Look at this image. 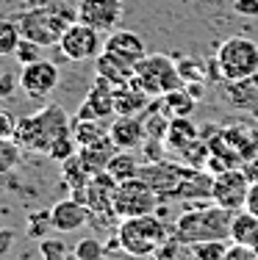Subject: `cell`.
<instances>
[{
    "mask_svg": "<svg viewBox=\"0 0 258 260\" xmlns=\"http://www.w3.org/2000/svg\"><path fill=\"white\" fill-rule=\"evenodd\" d=\"M233 213L236 210H228L211 200H206L203 205H192L172 221V238L181 241L183 246L197 241H228Z\"/></svg>",
    "mask_w": 258,
    "mask_h": 260,
    "instance_id": "6da1fadb",
    "label": "cell"
},
{
    "mask_svg": "<svg viewBox=\"0 0 258 260\" xmlns=\"http://www.w3.org/2000/svg\"><path fill=\"white\" fill-rule=\"evenodd\" d=\"M72 133V119L59 103L45 105L42 111L31 116H22L17 119V130H14V139L22 150L28 152H50L53 141L61 139V136Z\"/></svg>",
    "mask_w": 258,
    "mask_h": 260,
    "instance_id": "7a4b0ae2",
    "label": "cell"
},
{
    "mask_svg": "<svg viewBox=\"0 0 258 260\" xmlns=\"http://www.w3.org/2000/svg\"><path fill=\"white\" fill-rule=\"evenodd\" d=\"M72 22H78V6H64V3H42L17 14V25H20L22 36L42 47L59 45L61 34Z\"/></svg>",
    "mask_w": 258,
    "mask_h": 260,
    "instance_id": "3957f363",
    "label": "cell"
},
{
    "mask_svg": "<svg viewBox=\"0 0 258 260\" xmlns=\"http://www.w3.org/2000/svg\"><path fill=\"white\" fill-rule=\"evenodd\" d=\"M117 238H120V249L128 257H153L172 238V227L164 224V219L156 213L128 216L122 219Z\"/></svg>",
    "mask_w": 258,
    "mask_h": 260,
    "instance_id": "277c9868",
    "label": "cell"
},
{
    "mask_svg": "<svg viewBox=\"0 0 258 260\" xmlns=\"http://www.w3.org/2000/svg\"><path fill=\"white\" fill-rule=\"evenodd\" d=\"M217 75L219 80H247L258 72V42L236 34L217 47Z\"/></svg>",
    "mask_w": 258,
    "mask_h": 260,
    "instance_id": "5b68a950",
    "label": "cell"
},
{
    "mask_svg": "<svg viewBox=\"0 0 258 260\" xmlns=\"http://www.w3.org/2000/svg\"><path fill=\"white\" fill-rule=\"evenodd\" d=\"M136 78L150 97H164L167 91L183 89V78L178 72V61L164 53H147L136 64Z\"/></svg>",
    "mask_w": 258,
    "mask_h": 260,
    "instance_id": "8992f818",
    "label": "cell"
},
{
    "mask_svg": "<svg viewBox=\"0 0 258 260\" xmlns=\"http://www.w3.org/2000/svg\"><path fill=\"white\" fill-rule=\"evenodd\" d=\"M161 197L153 191V185L142 180V177H133V180L117 183L114 191V213L120 219H128V216H147L156 213Z\"/></svg>",
    "mask_w": 258,
    "mask_h": 260,
    "instance_id": "52a82bcc",
    "label": "cell"
},
{
    "mask_svg": "<svg viewBox=\"0 0 258 260\" xmlns=\"http://www.w3.org/2000/svg\"><path fill=\"white\" fill-rule=\"evenodd\" d=\"M56 47L67 61H78L81 64V61H95L103 53V39H100V30L97 28H92V25L78 20L61 34Z\"/></svg>",
    "mask_w": 258,
    "mask_h": 260,
    "instance_id": "ba28073f",
    "label": "cell"
},
{
    "mask_svg": "<svg viewBox=\"0 0 258 260\" xmlns=\"http://www.w3.org/2000/svg\"><path fill=\"white\" fill-rule=\"evenodd\" d=\"M114 191H117V180L103 169V172H95L83 188L72 191V197L78 202H83L92 210V216H117L114 213Z\"/></svg>",
    "mask_w": 258,
    "mask_h": 260,
    "instance_id": "9c48e42d",
    "label": "cell"
},
{
    "mask_svg": "<svg viewBox=\"0 0 258 260\" xmlns=\"http://www.w3.org/2000/svg\"><path fill=\"white\" fill-rule=\"evenodd\" d=\"M250 183L244 177L242 166L236 169H225L219 175H214V185H211V202L228 208V210H242L247 205V194H250Z\"/></svg>",
    "mask_w": 258,
    "mask_h": 260,
    "instance_id": "30bf717a",
    "label": "cell"
},
{
    "mask_svg": "<svg viewBox=\"0 0 258 260\" xmlns=\"http://www.w3.org/2000/svg\"><path fill=\"white\" fill-rule=\"evenodd\" d=\"M20 89L25 91L31 100H45V97H50L53 91H56L59 80H61V72L59 67L53 64V61H34V64H25L20 70Z\"/></svg>",
    "mask_w": 258,
    "mask_h": 260,
    "instance_id": "8fae6325",
    "label": "cell"
},
{
    "mask_svg": "<svg viewBox=\"0 0 258 260\" xmlns=\"http://www.w3.org/2000/svg\"><path fill=\"white\" fill-rule=\"evenodd\" d=\"M189 169H192V166L181 164V160H178V164H169V160L164 158V160H158V164H142L139 177L150 183L153 191L164 200V197H175L178 185H181V180L189 175Z\"/></svg>",
    "mask_w": 258,
    "mask_h": 260,
    "instance_id": "7c38bea8",
    "label": "cell"
},
{
    "mask_svg": "<svg viewBox=\"0 0 258 260\" xmlns=\"http://www.w3.org/2000/svg\"><path fill=\"white\" fill-rule=\"evenodd\" d=\"M78 20L100 34H111L122 20V0H78Z\"/></svg>",
    "mask_w": 258,
    "mask_h": 260,
    "instance_id": "4fadbf2b",
    "label": "cell"
},
{
    "mask_svg": "<svg viewBox=\"0 0 258 260\" xmlns=\"http://www.w3.org/2000/svg\"><path fill=\"white\" fill-rule=\"evenodd\" d=\"M103 50L117 55L120 61L136 67L139 61L147 55V47H145V39L136 34V30H111L103 42Z\"/></svg>",
    "mask_w": 258,
    "mask_h": 260,
    "instance_id": "5bb4252c",
    "label": "cell"
},
{
    "mask_svg": "<svg viewBox=\"0 0 258 260\" xmlns=\"http://www.w3.org/2000/svg\"><path fill=\"white\" fill-rule=\"evenodd\" d=\"M153 100H156V97H150L142 89V83H139L136 75L128 80V83L114 86V114L117 116H142L145 108Z\"/></svg>",
    "mask_w": 258,
    "mask_h": 260,
    "instance_id": "9a60e30c",
    "label": "cell"
},
{
    "mask_svg": "<svg viewBox=\"0 0 258 260\" xmlns=\"http://www.w3.org/2000/svg\"><path fill=\"white\" fill-rule=\"evenodd\" d=\"M114 114V86L106 78H97L89 89L83 105L78 108L75 119H108Z\"/></svg>",
    "mask_w": 258,
    "mask_h": 260,
    "instance_id": "2e32d148",
    "label": "cell"
},
{
    "mask_svg": "<svg viewBox=\"0 0 258 260\" xmlns=\"http://www.w3.org/2000/svg\"><path fill=\"white\" fill-rule=\"evenodd\" d=\"M92 210L83 205V202H78L75 197H70V200H61L56 205L50 208V219H53V230L56 233H78L81 227L89 221Z\"/></svg>",
    "mask_w": 258,
    "mask_h": 260,
    "instance_id": "e0dca14e",
    "label": "cell"
},
{
    "mask_svg": "<svg viewBox=\"0 0 258 260\" xmlns=\"http://www.w3.org/2000/svg\"><path fill=\"white\" fill-rule=\"evenodd\" d=\"M222 136L233 150H236V155L242 158V164L258 155V125L253 119H239V122H233V125L222 127Z\"/></svg>",
    "mask_w": 258,
    "mask_h": 260,
    "instance_id": "ac0fdd59",
    "label": "cell"
},
{
    "mask_svg": "<svg viewBox=\"0 0 258 260\" xmlns=\"http://www.w3.org/2000/svg\"><path fill=\"white\" fill-rule=\"evenodd\" d=\"M108 136H111V141L120 150H136L147 139L142 116H117L111 125H108Z\"/></svg>",
    "mask_w": 258,
    "mask_h": 260,
    "instance_id": "d6986e66",
    "label": "cell"
},
{
    "mask_svg": "<svg viewBox=\"0 0 258 260\" xmlns=\"http://www.w3.org/2000/svg\"><path fill=\"white\" fill-rule=\"evenodd\" d=\"M211 185H214V175L206 169H189V175L181 180L175 197L178 200H211Z\"/></svg>",
    "mask_w": 258,
    "mask_h": 260,
    "instance_id": "ffe728a7",
    "label": "cell"
},
{
    "mask_svg": "<svg viewBox=\"0 0 258 260\" xmlns=\"http://www.w3.org/2000/svg\"><path fill=\"white\" fill-rule=\"evenodd\" d=\"M95 72H97V78H106L111 86H122V83H128V80L136 75V67L125 64V61H120L117 55L103 50L95 58Z\"/></svg>",
    "mask_w": 258,
    "mask_h": 260,
    "instance_id": "44dd1931",
    "label": "cell"
},
{
    "mask_svg": "<svg viewBox=\"0 0 258 260\" xmlns=\"http://www.w3.org/2000/svg\"><path fill=\"white\" fill-rule=\"evenodd\" d=\"M117 150H120V147L111 141V136H103V139L92 141V144H83L81 150H78V155L83 158V164L89 166L92 172H103Z\"/></svg>",
    "mask_w": 258,
    "mask_h": 260,
    "instance_id": "7402d4cb",
    "label": "cell"
},
{
    "mask_svg": "<svg viewBox=\"0 0 258 260\" xmlns=\"http://www.w3.org/2000/svg\"><path fill=\"white\" fill-rule=\"evenodd\" d=\"M106 172L114 177L117 183H125V180L139 177V172H142V160L133 155V150H117L111 155V160H108Z\"/></svg>",
    "mask_w": 258,
    "mask_h": 260,
    "instance_id": "603a6c76",
    "label": "cell"
},
{
    "mask_svg": "<svg viewBox=\"0 0 258 260\" xmlns=\"http://www.w3.org/2000/svg\"><path fill=\"white\" fill-rule=\"evenodd\" d=\"M225 97L233 108H247L255 111L253 105L258 103V86L253 83V78L247 80H225Z\"/></svg>",
    "mask_w": 258,
    "mask_h": 260,
    "instance_id": "cb8c5ba5",
    "label": "cell"
},
{
    "mask_svg": "<svg viewBox=\"0 0 258 260\" xmlns=\"http://www.w3.org/2000/svg\"><path fill=\"white\" fill-rule=\"evenodd\" d=\"M255 238H258V216L250 213L247 208L236 210V213H233V221H231V241L233 244L253 246Z\"/></svg>",
    "mask_w": 258,
    "mask_h": 260,
    "instance_id": "d4e9b609",
    "label": "cell"
},
{
    "mask_svg": "<svg viewBox=\"0 0 258 260\" xmlns=\"http://www.w3.org/2000/svg\"><path fill=\"white\" fill-rule=\"evenodd\" d=\"M200 136V127L194 125L189 116H172V122H169V130H167V147L169 150H175V152H181L183 147L189 144V141H194Z\"/></svg>",
    "mask_w": 258,
    "mask_h": 260,
    "instance_id": "484cf974",
    "label": "cell"
},
{
    "mask_svg": "<svg viewBox=\"0 0 258 260\" xmlns=\"http://www.w3.org/2000/svg\"><path fill=\"white\" fill-rule=\"evenodd\" d=\"M158 105H161V111L172 119V116H192L197 100H192V94L186 89H175V91H167L164 97H158Z\"/></svg>",
    "mask_w": 258,
    "mask_h": 260,
    "instance_id": "4316f807",
    "label": "cell"
},
{
    "mask_svg": "<svg viewBox=\"0 0 258 260\" xmlns=\"http://www.w3.org/2000/svg\"><path fill=\"white\" fill-rule=\"evenodd\" d=\"M108 125H111L108 119H75L72 116V136H75L78 147H83L108 136Z\"/></svg>",
    "mask_w": 258,
    "mask_h": 260,
    "instance_id": "83f0119b",
    "label": "cell"
},
{
    "mask_svg": "<svg viewBox=\"0 0 258 260\" xmlns=\"http://www.w3.org/2000/svg\"><path fill=\"white\" fill-rule=\"evenodd\" d=\"M64 180H67V185H70V191H75V188H83L86 183H89V177L95 175V172L89 169V166L83 164V158L81 155H72V158H67L64 164Z\"/></svg>",
    "mask_w": 258,
    "mask_h": 260,
    "instance_id": "f1b7e54d",
    "label": "cell"
},
{
    "mask_svg": "<svg viewBox=\"0 0 258 260\" xmlns=\"http://www.w3.org/2000/svg\"><path fill=\"white\" fill-rule=\"evenodd\" d=\"M22 42V30L17 20H0V58H14Z\"/></svg>",
    "mask_w": 258,
    "mask_h": 260,
    "instance_id": "f546056e",
    "label": "cell"
},
{
    "mask_svg": "<svg viewBox=\"0 0 258 260\" xmlns=\"http://www.w3.org/2000/svg\"><path fill=\"white\" fill-rule=\"evenodd\" d=\"M178 155H181V164L192 166V169H206V160H208V155H211V147H208L206 139H200V136H197V139L189 141Z\"/></svg>",
    "mask_w": 258,
    "mask_h": 260,
    "instance_id": "4dcf8cb0",
    "label": "cell"
},
{
    "mask_svg": "<svg viewBox=\"0 0 258 260\" xmlns=\"http://www.w3.org/2000/svg\"><path fill=\"white\" fill-rule=\"evenodd\" d=\"M186 249L192 260H225L228 244L225 241H197V244H189Z\"/></svg>",
    "mask_w": 258,
    "mask_h": 260,
    "instance_id": "1f68e13d",
    "label": "cell"
},
{
    "mask_svg": "<svg viewBox=\"0 0 258 260\" xmlns=\"http://www.w3.org/2000/svg\"><path fill=\"white\" fill-rule=\"evenodd\" d=\"M22 147L17 144V139H0V175H9L20 166Z\"/></svg>",
    "mask_w": 258,
    "mask_h": 260,
    "instance_id": "d6a6232c",
    "label": "cell"
},
{
    "mask_svg": "<svg viewBox=\"0 0 258 260\" xmlns=\"http://www.w3.org/2000/svg\"><path fill=\"white\" fill-rule=\"evenodd\" d=\"M53 230V219H50V210H34V213H28L25 219V233L28 238H47V233Z\"/></svg>",
    "mask_w": 258,
    "mask_h": 260,
    "instance_id": "836d02e7",
    "label": "cell"
},
{
    "mask_svg": "<svg viewBox=\"0 0 258 260\" xmlns=\"http://www.w3.org/2000/svg\"><path fill=\"white\" fill-rule=\"evenodd\" d=\"M78 141H75V136L72 133H67V136H61V139L53 141V147H50V152H47V158H53V160H59V164H64L67 158H72V155H78Z\"/></svg>",
    "mask_w": 258,
    "mask_h": 260,
    "instance_id": "e575fe53",
    "label": "cell"
},
{
    "mask_svg": "<svg viewBox=\"0 0 258 260\" xmlns=\"http://www.w3.org/2000/svg\"><path fill=\"white\" fill-rule=\"evenodd\" d=\"M72 255H78L81 260H103V257H106V246H103L95 235H86V238H81L75 244Z\"/></svg>",
    "mask_w": 258,
    "mask_h": 260,
    "instance_id": "d590c367",
    "label": "cell"
},
{
    "mask_svg": "<svg viewBox=\"0 0 258 260\" xmlns=\"http://www.w3.org/2000/svg\"><path fill=\"white\" fill-rule=\"evenodd\" d=\"M39 257L42 260H67V244L61 238H42Z\"/></svg>",
    "mask_w": 258,
    "mask_h": 260,
    "instance_id": "8d00e7d4",
    "label": "cell"
},
{
    "mask_svg": "<svg viewBox=\"0 0 258 260\" xmlns=\"http://www.w3.org/2000/svg\"><path fill=\"white\" fill-rule=\"evenodd\" d=\"M42 53H45V47L22 36V42H20V47H17L14 58L20 61V67H25V64H34V61H42Z\"/></svg>",
    "mask_w": 258,
    "mask_h": 260,
    "instance_id": "74e56055",
    "label": "cell"
},
{
    "mask_svg": "<svg viewBox=\"0 0 258 260\" xmlns=\"http://www.w3.org/2000/svg\"><path fill=\"white\" fill-rule=\"evenodd\" d=\"M167 141H161V139H145L142 141V158H145V164H158V160H164L167 158Z\"/></svg>",
    "mask_w": 258,
    "mask_h": 260,
    "instance_id": "f35d334b",
    "label": "cell"
},
{
    "mask_svg": "<svg viewBox=\"0 0 258 260\" xmlns=\"http://www.w3.org/2000/svg\"><path fill=\"white\" fill-rule=\"evenodd\" d=\"M178 72H181L183 83L186 80H206V64L200 58H181L178 61Z\"/></svg>",
    "mask_w": 258,
    "mask_h": 260,
    "instance_id": "ab89813d",
    "label": "cell"
},
{
    "mask_svg": "<svg viewBox=\"0 0 258 260\" xmlns=\"http://www.w3.org/2000/svg\"><path fill=\"white\" fill-rule=\"evenodd\" d=\"M225 260H258V255L247 244H231L228 252H225Z\"/></svg>",
    "mask_w": 258,
    "mask_h": 260,
    "instance_id": "60d3db41",
    "label": "cell"
},
{
    "mask_svg": "<svg viewBox=\"0 0 258 260\" xmlns=\"http://www.w3.org/2000/svg\"><path fill=\"white\" fill-rule=\"evenodd\" d=\"M17 89H20L17 75H11V72H0V100H11Z\"/></svg>",
    "mask_w": 258,
    "mask_h": 260,
    "instance_id": "b9f144b4",
    "label": "cell"
},
{
    "mask_svg": "<svg viewBox=\"0 0 258 260\" xmlns=\"http://www.w3.org/2000/svg\"><path fill=\"white\" fill-rule=\"evenodd\" d=\"M14 130H17V119L11 111L0 108V139H14Z\"/></svg>",
    "mask_w": 258,
    "mask_h": 260,
    "instance_id": "7bdbcfd3",
    "label": "cell"
},
{
    "mask_svg": "<svg viewBox=\"0 0 258 260\" xmlns=\"http://www.w3.org/2000/svg\"><path fill=\"white\" fill-rule=\"evenodd\" d=\"M233 11L242 17H258V0H233Z\"/></svg>",
    "mask_w": 258,
    "mask_h": 260,
    "instance_id": "ee69618b",
    "label": "cell"
},
{
    "mask_svg": "<svg viewBox=\"0 0 258 260\" xmlns=\"http://www.w3.org/2000/svg\"><path fill=\"white\" fill-rule=\"evenodd\" d=\"M183 89H186L189 94H192V100H197V103L206 97V83H203V80H186Z\"/></svg>",
    "mask_w": 258,
    "mask_h": 260,
    "instance_id": "f6af8a7d",
    "label": "cell"
},
{
    "mask_svg": "<svg viewBox=\"0 0 258 260\" xmlns=\"http://www.w3.org/2000/svg\"><path fill=\"white\" fill-rule=\"evenodd\" d=\"M242 172H244V177H247L250 183H258V155L250 158V160H244V164H242Z\"/></svg>",
    "mask_w": 258,
    "mask_h": 260,
    "instance_id": "bcb514c9",
    "label": "cell"
},
{
    "mask_svg": "<svg viewBox=\"0 0 258 260\" xmlns=\"http://www.w3.org/2000/svg\"><path fill=\"white\" fill-rule=\"evenodd\" d=\"M11 244H14V233H11V230H0V257L11 249Z\"/></svg>",
    "mask_w": 258,
    "mask_h": 260,
    "instance_id": "7dc6e473",
    "label": "cell"
},
{
    "mask_svg": "<svg viewBox=\"0 0 258 260\" xmlns=\"http://www.w3.org/2000/svg\"><path fill=\"white\" fill-rule=\"evenodd\" d=\"M250 210V213H255L258 216V183L250 185V194H247V205H244Z\"/></svg>",
    "mask_w": 258,
    "mask_h": 260,
    "instance_id": "c3c4849f",
    "label": "cell"
},
{
    "mask_svg": "<svg viewBox=\"0 0 258 260\" xmlns=\"http://www.w3.org/2000/svg\"><path fill=\"white\" fill-rule=\"evenodd\" d=\"M67 260H81V257H78V255H67Z\"/></svg>",
    "mask_w": 258,
    "mask_h": 260,
    "instance_id": "681fc988",
    "label": "cell"
},
{
    "mask_svg": "<svg viewBox=\"0 0 258 260\" xmlns=\"http://www.w3.org/2000/svg\"><path fill=\"white\" fill-rule=\"evenodd\" d=\"M253 249H255V255H258V238H255V244H253Z\"/></svg>",
    "mask_w": 258,
    "mask_h": 260,
    "instance_id": "f907efd6",
    "label": "cell"
},
{
    "mask_svg": "<svg viewBox=\"0 0 258 260\" xmlns=\"http://www.w3.org/2000/svg\"><path fill=\"white\" fill-rule=\"evenodd\" d=\"M253 83H255V86H258V72H255V75H253Z\"/></svg>",
    "mask_w": 258,
    "mask_h": 260,
    "instance_id": "816d5d0a",
    "label": "cell"
}]
</instances>
